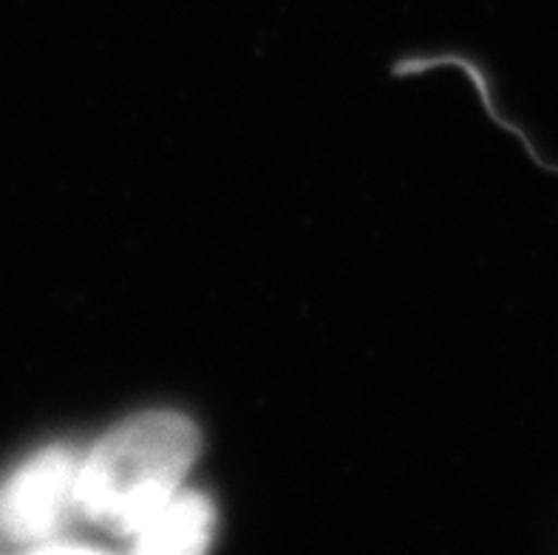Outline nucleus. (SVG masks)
I'll return each instance as SVG.
<instances>
[{
    "instance_id": "obj_3",
    "label": "nucleus",
    "mask_w": 558,
    "mask_h": 555,
    "mask_svg": "<svg viewBox=\"0 0 558 555\" xmlns=\"http://www.w3.org/2000/svg\"><path fill=\"white\" fill-rule=\"evenodd\" d=\"M216 514L205 493L179 491L134 535L131 547L150 555H196L207 550Z\"/></svg>"
},
{
    "instance_id": "obj_1",
    "label": "nucleus",
    "mask_w": 558,
    "mask_h": 555,
    "mask_svg": "<svg viewBox=\"0 0 558 555\" xmlns=\"http://www.w3.org/2000/svg\"><path fill=\"white\" fill-rule=\"evenodd\" d=\"M198 431L177 411H148L108 431L77 464L74 502L88 521L131 535L182 491Z\"/></svg>"
},
{
    "instance_id": "obj_2",
    "label": "nucleus",
    "mask_w": 558,
    "mask_h": 555,
    "mask_svg": "<svg viewBox=\"0 0 558 555\" xmlns=\"http://www.w3.org/2000/svg\"><path fill=\"white\" fill-rule=\"evenodd\" d=\"M77 462L65 448H46L12 473L0 493V528L12 542L40 547L77 510Z\"/></svg>"
}]
</instances>
